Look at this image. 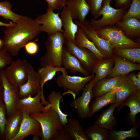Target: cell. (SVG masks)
<instances>
[{"instance_id":"obj_12","label":"cell","mask_w":140,"mask_h":140,"mask_svg":"<svg viewBox=\"0 0 140 140\" xmlns=\"http://www.w3.org/2000/svg\"><path fill=\"white\" fill-rule=\"evenodd\" d=\"M94 84L93 78L86 85L81 96L75 99L71 104V106L76 109L78 116L82 119L89 117L90 103L94 97L92 90Z\"/></svg>"},{"instance_id":"obj_19","label":"cell","mask_w":140,"mask_h":140,"mask_svg":"<svg viewBox=\"0 0 140 140\" xmlns=\"http://www.w3.org/2000/svg\"><path fill=\"white\" fill-rule=\"evenodd\" d=\"M126 75L106 78L98 81L93 88L94 97L101 96L116 88Z\"/></svg>"},{"instance_id":"obj_41","label":"cell","mask_w":140,"mask_h":140,"mask_svg":"<svg viewBox=\"0 0 140 140\" xmlns=\"http://www.w3.org/2000/svg\"><path fill=\"white\" fill-rule=\"evenodd\" d=\"M24 47L26 52L30 55H34L38 52L39 46L37 43L34 41H30L24 45Z\"/></svg>"},{"instance_id":"obj_35","label":"cell","mask_w":140,"mask_h":140,"mask_svg":"<svg viewBox=\"0 0 140 140\" xmlns=\"http://www.w3.org/2000/svg\"><path fill=\"white\" fill-rule=\"evenodd\" d=\"M11 4L7 1L0 2V17L7 20H10L13 23L18 21L23 16L16 13L11 10Z\"/></svg>"},{"instance_id":"obj_22","label":"cell","mask_w":140,"mask_h":140,"mask_svg":"<svg viewBox=\"0 0 140 140\" xmlns=\"http://www.w3.org/2000/svg\"><path fill=\"white\" fill-rule=\"evenodd\" d=\"M60 18L64 36L75 42V34L79 26L74 22L69 10L66 6L63 8Z\"/></svg>"},{"instance_id":"obj_9","label":"cell","mask_w":140,"mask_h":140,"mask_svg":"<svg viewBox=\"0 0 140 140\" xmlns=\"http://www.w3.org/2000/svg\"><path fill=\"white\" fill-rule=\"evenodd\" d=\"M53 10L48 7L45 13L38 16L35 19L40 25L41 32H46L48 35L59 32H64L59 13H55Z\"/></svg>"},{"instance_id":"obj_25","label":"cell","mask_w":140,"mask_h":140,"mask_svg":"<svg viewBox=\"0 0 140 140\" xmlns=\"http://www.w3.org/2000/svg\"><path fill=\"white\" fill-rule=\"evenodd\" d=\"M116 108L115 103L111 104L108 108L102 111L94 125L108 130L113 129L117 124L116 119L114 115V111Z\"/></svg>"},{"instance_id":"obj_17","label":"cell","mask_w":140,"mask_h":140,"mask_svg":"<svg viewBox=\"0 0 140 140\" xmlns=\"http://www.w3.org/2000/svg\"><path fill=\"white\" fill-rule=\"evenodd\" d=\"M114 64L111 73L107 78L125 75L132 71L140 70V64L114 55Z\"/></svg>"},{"instance_id":"obj_45","label":"cell","mask_w":140,"mask_h":140,"mask_svg":"<svg viewBox=\"0 0 140 140\" xmlns=\"http://www.w3.org/2000/svg\"><path fill=\"white\" fill-rule=\"evenodd\" d=\"M13 23H13L12 22H10L9 23H3L0 21V26H5L7 27L12 25Z\"/></svg>"},{"instance_id":"obj_8","label":"cell","mask_w":140,"mask_h":140,"mask_svg":"<svg viewBox=\"0 0 140 140\" xmlns=\"http://www.w3.org/2000/svg\"><path fill=\"white\" fill-rule=\"evenodd\" d=\"M1 75L3 91V99L6 112L7 117L14 114L17 110V101L20 98L19 87L11 83L4 72V68L1 69Z\"/></svg>"},{"instance_id":"obj_46","label":"cell","mask_w":140,"mask_h":140,"mask_svg":"<svg viewBox=\"0 0 140 140\" xmlns=\"http://www.w3.org/2000/svg\"><path fill=\"white\" fill-rule=\"evenodd\" d=\"M3 47L4 42L3 39H0V50L3 49Z\"/></svg>"},{"instance_id":"obj_24","label":"cell","mask_w":140,"mask_h":140,"mask_svg":"<svg viewBox=\"0 0 140 140\" xmlns=\"http://www.w3.org/2000/svg\"><path fill=\"white\" fill-rule=\"evenodd\" d=\"M125 106L129 107V118L132 124H135L136 115L140 112V90L136 89L118 107L117 111Z\"/></svg>"},{"instance_id":"obj_39","label":"cell","mask_w":140,"mask_h":140,"mask_svg":"<svg viewBox=\"0 0 140 140\" xmlns=\"http://www.w3.org/2000/svg\"><path fill=\"white\" fill-rule=\"evenodd\" d=\"M13 61L11 54L3 49L0 50V69L4 68Z\"/></svg>"},{"instance_id":"obj_31","label":"cell","mask_w":140,"mask_h":140,"mask_svg":"<svg viewBox=\"0 0 140 140\" xmlns=\"http://www.w3.org/2000/svg\"><path fill=\"white\" fill-rule=\"evenodd\" d=\"M48 102L50 106L58 115L63 127L68 122V114L64 113L60 107V102L62 98L61 93L54 90L52 91L48 95Z\"/></svg>"},{"instance_id":"obj_5","label":"cell","mask_w":140,"mask_h":140,"mask_svg":"<svg viewBox=\"0 0 140 140\" xmlns=\"http://www.w3.org/2000/svg\"><path fill=\"white\" fill-rule=\"evenodd\" d=\"M111 0H103L102 8L98 17H102L98 20L92 18L90 21L95 29L109 25H114L120 21L127 11L128 8L122 7L115 9L111 6Z\"/></svg>"},{"instance_id":"obj_23","label":"cell","mask_w":140,"mask_h":140,"mask_svg":"<svg viewBox=\"0 0 140 140\" xmlns=\"http://www.w3.org/2000/svg\"><path fill=\"white\" fill-rule=\"evenodd\" d=\"M115 25L130 39L140 37V21L135 18L122 19Z\"/></svg>"},{"instance_id":"obj_38","label":"cell","mask_w":140,"mask_h":140,"mask_svg":"<svg viewBox=\"0 0 140 140\" xmlns=\"http://www.w3.org/2000/svg\"><path fill=\"white\" fill-rule=\"evenodd\" d=\"M90 8V11L93 18L96 19L101 10L103 0H86Z\"/></svg>"},{"instance_id":"obj_47","label":"cell","mask_w":140,"mask_h":140,"mask_svg":"<svg viewBox=\"0 0 140 140\" xmlns=\"http://www.w3.org/2000/svg\"><path fill=\"white\" fill-rule=\"evenodd\" d=\"M33 140H39V136L37 135H33Z\"/></svg>"},{"instance_id":"obj_2","label":"cell","mask_w":140,"mask_h":140,"mask_svg":"<svg viewBox=\"0 0 140 140\" xmlns=\"http://www.w3.org/2000/svg\"><path fill=\"white\" fill-rule=\"evenodd\" d=\"M30 116L40 123L42 140H55L58 134L63 128L58 115L50 106V104L44 107L41 113Z\"/></svg>"},{"instance_id":"obj_3","label":"cell","mask_w":140,"mask_h":140,"mask_svg":"<svg viewBox=\"0 0 140 140\" xmlns=\"http://www.w3.org/2000/svg\"><path fill=\"white\" fill-rule=\"evenodd\" d=\"M64 43V32H59L49 35L44 43L46 51L40 58V65L42 66L46 65L62 66L61 61Z\"/></svg>"},{"instance_id":"obj_7","label":"cell","mask_w":140,"mask_h":140,"mask_svg":"<svg viewBox=\"0 0 140 140\" xmlns=\"http://www.w3.org/2000/svg\"><path fill=\"white\" fill-rule=\"evenodd\" d=\"M64 47L79 61L83 68L92 74L93 67L98 59L94 54L89 50L78 46L74 42L64 35Z\"/></svg>"},{"instance_id":"obj_27","label":"cell","mask_w":140,"mask_h":140,"mask_svg":"<svg viewBox=\"0 0 140 140\" xmlns=\"http://www.w3.org/2000/svg\"><path fill=\"white\" fill-rule=\"evenodd\" d=\"M115 89L101 96L95 97L90 105V112L89 117L104 107L109 104L115 103L116 100Z\"/></svg>"},{"instance_id":"obj_26","label":"cell","mask_w":140,"mask_h":140,"mask_svg":"<svg viewBox=\"0 0 140 140\" xmlns=\"http://www.w3.org/2000/svg\"><path fill=\"white\" fill-rule=\"evenodd\" d=\"M61 64L62 66H63L66 70H70L72 73L79 72L85 76L90 75L83 68L78 60L68 52L64 46Z\"/></svg>"},{"instance_id":"obj_4","label":"cell","mask_w":140,"mask_h":140,"mask_svg":"<svg viewBox=\"0 0 140 140\" xmlns=\"http://www.w3.org/2000/svg\"><path fill=\"white\" fill-rule=\"evenodd\" d=\"M99 35L109 41L114 48L140 47V44L127 37L115 25L104 26L95 29Z\"/></svg>"},{"instance_id":"obj_15","label":"cell","mask_w":140,"mask_h":140,"mask_svg":"<svg viewBox=\"0 0 140 140\" xmlns=\"http://www.w3.org/2000/svg\"><path fill=\"white\" fill-rule=\"evenodd\" d=\"M41 89L34 97L29 96L20 98L17 101V110H21L23 113L29 115L37 114L42 112L44 108L41 103Z\"/></svg>"},{"instance_id":"obj_21","label":"cell","mask_w":140,"mask_h":140,"mask_svg":"<svg viewBox=\"0 0 140 140\" xmlns=\"http://www.w3.org/2000/svg\"><path fill=\"white\" fill-rule=\"evenodd\" d=\"M114 64V57L98 60L94 66L92 74L94 78V86L99 81L107 77L111 73Z\"/></svg>"},{"instance_id":"obj_49","label":"cell","mask_w":140,"mask_h":140,"mask_svg":"<svg viewBox=\"0 0 140 140\" xmlns=\"http://www.w3.org/2000/svg\"><path fill=\"white\" fill-rule=\"evenodd\" d=\"M111 0V1H114L115 2L116 1V0Z\"/></svg>"},{"instance_id":"obj_32","label":"cell","mask_w":140,"mask_h":140,"mask_svg":"<svg viewBox=\"0 0 140 140\" xmlns=\"http://www.w3.org/2000/svg\"><path fill=\"white\" fill-rule=\"evenodd\" d=\"M114 55L133 62L140 63V47L121 48H114Z\"/></svg>"},{"instance_id":"obj_44","label":"cell","mask_w":140,"mask_h":140,"mask_svg":"<svg viewBox=\"0 0 140 140\" xmlns=\"http://www.w3.org/2000/svg\"><path fill=\"white\" fill-rule=\"evenodd\" d=\"M1 69H0V101L3 99V85L1 75Z\"/></svg>"},{"instance_id":"obj_29","label":"cell","mask_w":140,"mask_h":140,"mask_svg":"<svg viewBox=\"0 0 140 140\" xmlns=\"http://www.w3.org/2000/svg\"><path fill=\"white\" fill-rule=\"evenodd\" d=\"M72 140H89L79 121L75 119H68L63 127Z\"/></svg>"},{"instance_id":"obj_42","label":"cell","mask_w":140,"mask_h":140,"mask_svg":"<svg viewBox=\"0 0 140 140\" xmlns=\"http://www.w3.org/2000/svg\"><path fill=\"white\" fill-rule=\"evenodd\" d=\"M127 77L137 89L140 90V80L136 78V75L132 74H128L127 75Z\"/></svg>"},{"instance_id":"obj_34","label":"cell","mask_w":140,"mask_h":140,"mask_svg":"<svg viewBox=\"0 0 140 140\" xmlns=\"http://www.w3.org/2000/svg\"><path fill=\"white\" fill-rule=\"evenodd\" d=\"M108 130L93 125L89 127L84 131L89 140H109Z\"/></svg>"},{"instance_id":"obj_13","label":"cell","mask_w":140,"mask_h":140,"mask_svg":"<svg viewBox=\"0 0 140 140\" xmlns=\"http://www.w3.org/2000/svg\"><path fill=\"white\" fill-rule=\"evenodd\" d=\"M20 98L36 95L41 89L40 78L38 72L29 63L27 67V80L19 87Z\"/></svg>"},{"instance_id":"obj_33","label":"cell","mask_w":140,"mask_h":140,"mask_svg":"<svg viewBox=\"0 0 140 140\" xmlns=\"http://www.w3.org/2000/svg\"><path fill=\"white\" fill-rule=\"evenodd\" d=\"M138 124H134L130 130L125 131L114 130H108L109 140H125L130 138H139L137 132Z\"/></svg>"},{"instance_id":"obj_11","label":"cell","mask_w":140,"mask_h":140,"mask_svg":"<svg viewBox=\"0 0 140 140\" xmlns=\"http://www.w3.org/2000/svg\"><path fill=\"white\" fill-rule=\"evenodd\" d=\"M94 76V74L83 77L62 73L57 78L56 82L59 87L69 90L74 95H78Z\"/></svg>"},{"instance_id":"obj_20","label":"cell","mask_w":140,"mask_h":140,"mask_svg":"<svg viewBox=\"0 0 140 140\" xmlns=\"http://www.w3.org/2000/svg\"><path fill=\"white\" fill-rule=\"evenodd\" d=\"M23 114L17 110L13 114L7 117L5 126V140H12L18 133L22 121Z\"/></svg>"},{"instance_id":"obj_36","label":"cell","mask_w":140,"mask_h":140,"mask_svg":"<svg viewBox=\"0 0 140 140\" xmlns=\"http://www.w3.org/2000/svg\"><path fill=\"white\" fill-rule=\"evenodd\" d=\"M129 7L122 19L134 17L140 21V0H132Z\"/></svg>"},{"instance_id":"obj_40","label":"cell","mask_w":140,"mask_h":140,"mask_svg":"<svg viewBox=\"0 0 140 140\" xmlns=\"http://www.w3.org/2000/svg\"><path fill=\"white\" fill-rule=\"evenodd\" d=\"M47 3L48 7L53 10L63 8L66 6L67 0H45Z\"/></svg>"},{"instance_id":"obj_50","label":"cell","mask_w":140,"mask_h":140,"mask_svg":"<svg viewBox=\"0 0 140 140\" xmlns=\"http://www.w3.org/2000/svg\"><path fill=\"white\" fill-rule=\"evenodd\" d=\"M68 0H67V1H68Z\"/></svg>"},{"instance_id":"obj_18","label":"cell","mask_w":140,"mask_h":140,"mask_svg":"<svg viewBox=\"0 0 140 140\" xmlns=\"http://www.w3.org/2000/svg\"><path fill=\"white\" fill-rule=\"evenodd\" d=\"M66 6L69 10L73 20L83 22L90 11V7L86 0H69Z\"/></svg>"},{"instance_id":"obj_10","label":"cell","mask_w":140,"mask_h":140,"mask_svg":"<svg viewBox=\"0 0 140 140\" xmlns=\"http://www.w3.org/2000/svg\"><path fill=\"white\" fill-rule=\"evenodd\" d=\"M29 63L26 60L18 59L13 61L4 69L6 77L11 83L19 87L25 83L27 78Z\"/></svg>"},{"instance_id":"obj_48","label":"cell","mask_w":140,"mask_h":140,"mask_svg":"<svg viewBox=\"0 0 140 140\" xmlns=\"http://www.w3.org/2000/svg\"><path fill=\"white\" fill-rule=\"evenodd\" d=\"M136 78L139 80H140V72H138L136 75Z\"/></svg>"},{"instance_id":"obj_6","label":"cell","mask_w":140,"mask_h":140,"mask_svg":"<svg viewBox=\"0 0 140 140\" xmlns=\"http://www.w3.org/2000/svg\"><path fill=\"white\" fill-rule=\"evenodd\" d=\"M74 22L82 29L87 38L94 44L105 58L114 57L113 46L109 41L99 35L89 21L86 20L83 22L81 23L75 20Z\"/></svg>"},{"instance_id":"obj_30","label":"cell","mask_w":140,"mask_h":140,"mask_svg":"<svg viewBox=\"0 0 140 140\" xmlns=\"http://www.w3.org/2000/svg\"><path fill=\"white\" fill-rule=\"evenodd\" d=\"M75 42L78 46L86 48L92 51L98 60L105 58L94 44L87 38L82 29L79 26L75 34Z\"/></svg>"},{"instance_id":"obj_16","label":"cell","mask_w":140,"mask_h":140,"mask_svg":"<svg viewBox=\"0 0 140 140\" xmlns=\"http://www.w3.org/2000/svg\"><path fill=\"white\" fill-rule=\"evenodd\" d=\"M40 79L41 87V101L43 105L45 106L49 104V102L45 100L43 93V88L45 84L47 81L52 80L59 72L62 73H67L66 69L64 67L51 65H46L39 68L37 71Z\"/></svg>"},{"instance_id":"obj_37","label":"cell","mask_w":140,"mask_h":140,"mask_svg":"<svg viewBox=\"0 0 140 140\" xmlns=\"http://www.w3.org/2000/svg\"><path fill=\"white\" fill-rule=\"evenodd\" d=\"M6 112L3 99L0 101V140H5L4 132L7 120Z\"/></svg>"},{"instance_id":"obj_1","label":"cell","mask_w":140,"mask_h":140,"mask_svg":"<svg viewBox=\"0 0 140 140\" xmlns=\"http://www.w3.org/2000/svg\"><path fill=\"white\" fill-rule=\"evenodd\" d=\"M40 25L35 19L23 16L16 22L6 27L3 39V49L12 57L16 56L26 43L41 32Z\"/></svg>"},{"instance_id":"obj_14","label":"cell","mask_w":140,"mask_h":140,"mask_svg":"<svg viewBox=\"0 0 140 140\" xmlns=\"http://www.w3.org/2000/svg\"><path fill=\"white\" fill-rule=\"evenodd\" d=\"M22 121L19 131L12 140H21L27 136L32 135L42 137L41 125L36 120L30 115L23 113Z\"/></svg>"},{"instance_id":"obj_28","label":"cell","mask_w":140,"mask_h":140,"mask_svg":"<svg viewBox=\"0 0 140 140\" xmlns=\"http://www.w3.org/2000/svg\"><path fill=\"white\" fill-rule=\"evenodd\" d=\"M127 75L115 89L116 100L115 104L116 108L118 107L134 91L137 89L127 78Z\"/></svg>"},{"instance_id":"obj_43","label":"cell","mask_w":140,"mask_h":140,"mask_svg":"<svg viewBox=\"0 0 140 140\" xmlns=\"http://www.w3.org/2000/svg\"><path fill=\"white\" fill-rule=\"evenodd\" d=\"M132 0H116L115 2V7L117 8L122 7L128 8L129 7Z\"/></svg>"}]
</instances>
